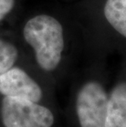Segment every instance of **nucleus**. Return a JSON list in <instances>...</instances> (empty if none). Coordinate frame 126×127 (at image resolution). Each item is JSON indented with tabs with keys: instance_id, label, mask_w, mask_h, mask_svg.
<instances>
[{
	"instance_id": "obj_7",
	"label": "nucleus",
	"mask_w": 126,
	"mask_h": 127,
	"mask_svg": "<svg viewBox=\"0 0 126 127\" xmlns=\"http://www.w3.org/2000/svg\"><path fill=\"white\" fill-rule=\"evenodd\" d=\"M19 56V50L13 43L0 39V75L17 65Z\"/></svg>"
},
{
	"instance_id": "obj_4",
	"label": "nucleus",
	"mask_w": 126,
	"mask_h": 127,
	"mask_svg": "<svg viewBox=\"0 0 126 127\" xmlns=\"http://www.w3.org/2000/svg\"><path fill=\"white\" fill-rule=\"evenodd\" d=\"M0 96L25 98L49 105L48 93L39 77L17 65L0 75Z\"/></svg>"
},
{
	"instance_id": "obj_2",
	"label": "nucleus",
	"mask_w": 126,
	"mask_h": 127,
	"mask_svg": "<svg viewBox=\"0 0 126 127\" xmlns=\"http://www.w3.org/2000/svg\"><path fill=\"white\" fill-rule=\"evenodd\" d=\"M56 116L49 105L0 96V127H55Z\"/></svg>"
},
{
	"instance_id": "obj_6",
	"label": "nucleus",
	"mask_w": 126,
	"mask_h": 127,
	"mask_svg": "<svg viewBox=\"0 0 126 127\" xmlns=\"http://www.w3.org/2000/svg\"><path fill=\"white\" fill-rule=\"evenodd\" d=\"M103 15L109 26L126 39V0H106Z\"/></svg>"
},
{
	"instance_id": "obj_3",
	"label": "nucleus",
	"mask_w": 126,
	"mask_h": 127,
	"mask_svg": "<svg viewBox=\"0 0 126 127\" xmlns=\"http://www.w3.org/2000/svg\"><path fill=\"white\" fill-rule=\"evenodd\" d=\"M108 94L102 85L88 80L79 86L74 110L79 127H105Z\"/></svg>"
},
{
	"instance_id": "obj_1",
	"label": "nucleus",
	"mask_w": 126,
	"mask_h": 127,
	"mask_svg": "<svg viewBox=\"0 0 126 127\" xmlns=\"http://www.w3.org/2000/svg\"><path fill=\"white\" fill-rule=\"evenodd\" d=\"M22 34L33 49L39 71L46 74L57 71L66 47L65 31L61 21L46 13L37 14L25 23Z\"/></svg>"
},
{
	"instance_id": "obj_8",
	"label": "nucleus",
	"mask_w": 126,
	"mask_h": 127,
	"mask_svg": "<svg viewBox=\"0 0 126 127\" xmlns=\"http://www.w3.org/2000/svg\"><path fill=\"white\" fill-rule=\"evenodd\" d=\"M15 3L16 0H0V22L10 14Z\"/></svg>"
},
{
	"instance_id": "obj_5",
	"label": "nucleus",
	"mask_w": 126,
	"mask_h": 127,
	"mask_svg": "<svg viewBox=\"0 0 126 127\" xmlns=\"http://www.w3.org/2000/svg\"><path fill=\"white\" fill-rule=\"evenodd\" d=\"M105 127H126V83H119L110 94Z\"/></svg>"
}]
</instances>
